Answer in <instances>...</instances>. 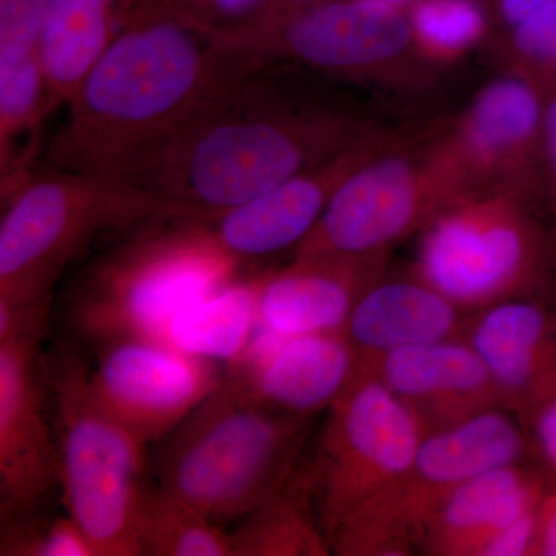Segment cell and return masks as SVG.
Masks as SVG:
<instances>
[{"mask_svg":"<svg viewBox=\"0 0 556 556\" xmlns=\"http://www.w3.org/2000/svg\"><path fill=\"white\" fill-rule=\"evenodd\" d=\"M551 2L554 0H500V9L504 20L517 27Z\"/></svg>","mask_w":556,"mask_h":556,"instance_id":"obj_37","label":"cell"},{"mask_svg":"<svg viewBox=\"0 0 556 556\" xmlns=\"http://www.w3.org/2000/svg\"><path fill=\"white\" fill-rule=\"evenodd\" d=\"M536 556H556V486H552L538 510Z\"/></svg>","mask_w":556,"mask_h":556,"instance_id":"obj_35","label":"cell"},{"mask_svg":"<svg viewBox=\"0 0 556 556\" xmlns=\"http://www.w3.org/2000/svg\"><path fill=\"white\" fill-rule=\"evenodd\" d=\"M222 380L215 362L153 340L100 346L97 367L90 369L98 404L144 445L169 434Z\"/></svg>","mask_w":556,"mask_h":556,"instance_id":"obj_12","label":"cell"},{"mask_svg":"<svg viewBox=\"0 0 556 556\" xmlns=\"http://www.w3.org/2000/svg\"><path fill=\"white\" fill-rule=\"evenodd\" d=\"M468 195L441 138L424 152L391 146L339 186L294 258L388 257L394 244Z\"/></svg>","mask_w":556,"mask_h":556,"instance_id":"obj_9","label":"cell"},{"mask_svg":"<svg viewBox=\"0 0 556 556\" xmlns=\"http://www.w3.org/2000/svg\"><path fill=\"white\" fill-rule=\"evenodd\" d=\"M413 47L431 62H453L484 39V11L475 0H413L407 9Z\"/></svg>","mask_w":556,"mask_h":556,"instance_id":"obj_26","label":"cell"},{"mask_svg":"<svg viewBox=\"0 0 556 556\" xmlns=\"http://www.w3.org/2000/svg\"><path fill=\"white\" fill-rule=\"evenodd\" d=\"M357 362L345 331L287 336L258 324L223 379L254 404L309 419L350 386Z\"/></svg>","mask_w":556,"mask_h":556,"instance_id":"obj_14","label":"cell"},{"mask_svg":"<svg viewBox=\"0 0 556 556\" xmlns=\"http://www.w3.org/2000/svg\"><path fill=\"white\" fill-rule=\"evenodd\" d=\"M309 419L217 390L160 441L159 485L215 522L247 517L291 478Z\"/></svg>","mask_w":556,"mask_h":556,"instance_id":"obj_3","label":"cell"},{"mask_svg":"<svg viewBox=\"0 0 556 556\" xmlns=\"http://www.w3.org/2000/svg\"><path fill=\"white\" fill-rule=\"evenodd\" d=\"M49 0H0V61L39 56Z\"/></svg>","mask_w":556,"mask_h":556,"instance_id":"obj_29","label":"cell"},{"mask_svg":"<svg viewBox=\"0 0 556 556\" xmlns=\"http://www.w3.org/2000/svg\"><path fill=\"white\" fill-rule=\"evenodd\" d=\"M214 39L266 64L288 60L334 73L378 68L413 47L407 10L369 0H325Z\"/></svg>","mask_w":556,"mask_h":556,"instance_id":"obj_11","label":"cell"},{"mask_svg":"<svg viewBox=\"0 0 556 556\" xmlns=\"http://www.w3.org/2000/svg\"><path fill=\"white\" fill-rule=\"evenodd\" d=\"M544 156L551 177L552 203L556 218V89L548 86L544 98Z\"/></svg>","mask_w":556,"mask_h":556,"instance_id":"obj_36","label":"cell"},{"mask_svg":"<svg viewBox=\"0 0 556 556\" xmlns=\"http://www.w3.org/2000/svg\"><path fill=\"white\" fill-rule=\"evenodd\" d=\"M260 3L262 0H166L155 10L217 36L248 24Z\"/></svg>","mask_w":556,"mask_h":556,"instance_id":"obj_30","label":"cell"},{"mask_svg":"<svg viewBox=\"0 0 556 556\" xmlns=\"http://www.w3.org/2000/svg\"><path fill=\"white\" fill-rule=\"evenodd\" d=\"M396 144L378 130L320 166L302 172L240 206L200 218L212 239L241 265L298 248L317 225L339 186L357 167Z\"/></svg>","mask_w":556,"mask_h":556,"instance_id":"obj_15","label":"cell"},{"mask_svg":"<svg viewBox=\"0 0 556 556\" xmlns=\"http://www.w3.org/2000/svg\"><path fill=\"white\" fill-rule=\"evenodd\" d=\"M464 339L484 362L501 405L522 426L556 390V308L536 298L478 311Z\"/></svg>","mask_w":556,"mask_h":556,"instance_id":"obj_18","label":"cell"},{"mask_svg":"<svg viewBox=\"0 0 556 556\" xmlns=\"http://www.w3.org/2000/svg\"><path fill=\"white\" fill-rule=\"evenodd\" d=\"M258 61L160 11L127 22L67 102L58 170L137 186L152 161Z\"/></svg>","mask_w":556,"mask_h":556,"instance_id":"obj_1","label":"cell"},{"mask_svg":"<svg viewBox=\"0 0 556 556\" xmlns=\"http://www.w3.org/2000/svg\"><path fill=\"white\" fill-rule=\"evenodd\" d=\"M262 281L263 276L230 281L179 311L170 345L206 361H236L258 325Z\"/></svg>","mask_w":556,"mask_h":556,"instance_id":"obj_24","label":"cell"},{"mask_svg":"<svg viewBox=\"0 0 556 556\" xmlns=\"http://www.w3.org/2000/svg\"><path fill=\"white\" fill-rule=\"evenodd\" d=\"M240 266L200 218H167L166 228L139 233L91 269L68 318L80 338L98 346L169 343L179 311L237 280Z\"/></svg>","mask_w":556,"mask_h":556,"instance_id":"obj_4","label":"cell"},{"mask_svg":"<svg viewBox=\"0 0 556 556\" xmlns=\"http://www.w3.org/2000/svg\"><path fill=\"white\" fill-rule=\"evenodd\" d=\"M249 70L152 161L137 188L166 200L178 218H206L240 206L334 159L371 131L354 116L298 105Z\"/></svg>","mask_w":556,"mask_h":556,"instance_id":"obj_2","label":"cell"},{"mask_svg":"<svg viewBox=\"0 0 556 556\" xmlns=\"http://www.w3.org/2000/svg\"><path fill=\"white\" fill-rule=\"evenodd\" d=\"M2 556H97L93 544L70 515L42 519L36 510L2 515Z\"/></svg>","mask_w":556,"mask_h":556,"instance_id":"obj_28","label":"cell"},{"mask_svg":"<svg viewBox=\"0 0 556 556\" xmlns=\"http://www.w3.org/2000/svg\"><path fill=\"white\" fill-rule=\"evenodd\" d=\"M232 556H327L331 544L316 504L309 463H300L291 478L229 533Z\"/></svg>","mask_w":556,"mask_h":556,"instance_id":"obj_23","label":"cell"},{"mask_svg":"<svg viewBox=\"0 0 556 556\" xmlns=\"http://www.w3.org/2000/svg\"><path fill=\"white\" fill-rule=\"evenodd\" d=\"M470 316L420 278L383 277L358 299L345 334L358 357L371 356L464 338Z\"/></svg>","mask_w":556,"mask_h":556,"instance_id":"obj_21","label":"cell"},{"mask_svg":"<svg viewBox=\"0 0 556 556\" xmlns=\"http://www.w3.org/2000/svg\"><path fill=\"white\" fill-rule=\"evenodd\" d=\"M369 2L383 3V5L397 7L407 10L413 0H369Z\"/></svg>","mask_w":556,"mask_h":556,"instance_id":"obj_39","label":"cell"},{"mask_svg":"<svg viewBox=\"0 0 556 556\" xmlns=\"http://www.w3.org/2000/svg\"><path fill=\"white\" fill-rule=\"evenodd\" d=\"M426 434L419 417L396 394L371 376L354 375L329 405L309 463L328 540L404 478Z\"/></svg>","mask_w":556,"mask_h":556,"instance_id":"obj_10","label":"cell"},{"mask_svg":"<svg viewBox=\"0 0 556 556\" xmlns=\"http://www.w3.org/2000/svg\"><path fill=\"white\" fill-rule=\"evenodd\" d=\"M0 298L51 299L62 269L100 232L178 218L150 190L58 170L3 197Z\"/></svg>","mask_w":556,"mask_h":556,"instance_id":"obj_5","label":"cell"},{"mask_svg":"<svg viewBox=\"0 0 556 556\" xmlns=\"http://www.w3.org/2000/svg\"><path fill=\"white\" fill-rule=\"evenodd\" d=\"M50 314V299L0 298V343L40 342Z\"/></svg>","mask_w":556,"mask_h":556,"instance_id":"obj_32","label":"cell"},{"mask_svg":"<svg viewBox=\"0 0 556 556\" xmlns=\"http://www.w3.org/2000/svg\"><path fill=\"white\" fill-rule=\"evenodd\" d=\"M39 342L0 343V506L36 510L60 482V450L47 422Z\"/></svg>","mask_w":556,"mask_h":556,"instance_id":"obj_16","label":"cell"},{"mask_svg":"<svg viewBox=\"0 0 556 556\" xmlns=\"http://www.w3.org/2000/svg\"><path fill=\"white\" fill-rule=\"evenodd\" d=\"M320 2H325V0H262L257 14L251 21L270 20V17L281 16V14L316 5Z\"/></svg>","mask_w":556,"mask_h":556,"instance_id":"obj_38","label":"cell"},{"mask_svg":"<svg viewBox=\"0 0 556 556\" xmlns=\"http://www.w3.org/2000/svg\"><path fill=\"white\" fill-rule=\"evenodd\" d=\"M530 457L525 426L504 408L430 431L404 478L332 533L331 554H419L428 521L456 486L492 468L530 463Z\"/></svg>","mask_w":556,"mask_h":556,"instance_id":"obj_8","label":"cell"},{"mask_svg":"<svg viewBox=\"0 0 556 556\" xmlns=\"http://www.w3.org/2000/svg\"><path fill=\"white\" fill-rule=\"evenodd\" d=\"M538 510L540 507L501 529L479 556H536Z\"/></svg>","mask_w":556,"mask_h":556,"instance_id":"obj_34","label":"cell"},{"mask_svg":"<svg viewBox=\"0 0 556 556\" xmlns=\"http://www.w3.org/2000/svg\"><path fill=\"white\" fill-rule=\"evenodd\" d=\"M141 555L232 556L229 533L161 485L144 486L137 518Z\"/></svg>","mask_w":556,"mask_h":556,"instance_id":"obj_25","label":"cell"},{"mask_svg":"<svg viewBox=\"0 0 556 556\" xmlns=\"http://www.w3.org/2000/svg\"><path fill=\"white\" fill-rule=\"evenodd\" d=\"M420 232L413 276L468 314L536 298L547 287L546 236L529 201L514 193L468 195Z\"/></svg>","mask_w":556,"mask_h":556,"instance_id":"obj_7","label":"cell"},{"mask_svg":"<svg viewBox=\"0 0 556 556\" xmlns=\"http://www.w3.org/2000/svg\"><path fill=\"white\" fill-rule=\"evenodd\" d=\"M113 3L115 0H49L39 60L54 105L72 100L118 35Z\"/></svg>","mask_w":556,"mask_h":556,"instance_id":"obj_22","label":"cell"},{"mask_svg":"<svg viewBox=\"0 0 556 556\" xmlns=\"http://www.w3.org/2000/svg\"><path fill=\"white\" fill-rule=\"evenodd\" d=\"M53 393L62 501L98 556H139L137 518L144 492V444L98 404L90 368L61 351L47 372Z\"/></svg>","mask_w":556,"mask_h":556,"instance_id":"obj_6","label":"cell"},{"mask_svg":"<svg viewBox=\"0 0 556 556\" xmlns=\"http://www.w3.org/2000/svg\"><path fill=\"white\" fill-rule=\"evenodd\" d=\"M532 463L492 468L456 486L430 518L419 554L479 556L504 527L540 507L552 489Z\"/></svg>","mask_w":556,"mask_h":556,"instance_id":"obj_20","label":"cell"},{"mask_svg":"<svg viewBox=\"0 0 556 556\" xmlns=\"http://www.w3.org/2000/svg\"><path fill=\"white\" fill-rule=\"evenodd\" d=\"M356 372L396 394L427 433L503 408L484 362L464 338L362 356Z\"/></svg>","mask_w":556,"mask_h":556,"instance_id":"obj_17","label":"cell"},{"mask_svg":"<svg viewBox=\"0 0 556 556\" xmlns=\"http://www.w3.org/2000/svg\"><path fill=\"white\" fill-rule=\"evenodd\" d=\"M54 108L39 56L0 61L2 159L13 150L17 139L31 134Z\"/></svg>","mask_w":556,"mask_h":556,"instance_id":"obj_27","label":"cell"},{"mask_svg":"<svg viewBox=\"0 0 556 556\" xmlns=\"http://www.w3.org/2000/svg\"><path fill=\"white\" fill-rule=\"evenodd\" d=\"M532 457L556 486V390L533 412L525 424Z\"/></svg>","mask_w":556,"mask_h":556,"instance_id":"obj_33","label":"cell"},{"mask_svg":"<svg viewBox=\"0 0 556 556\" xmlns=\"http://www.w3.org/2000/svg\"><path fill=\"white\" fill-rule=\"evenodd\" d=\"M471 193L508 192L532 201L544 156V98L529 76L497 79L441 137Z\"/></svg>","mask_w":556,"mask_h":556,"instance_id":"obj_13","label":"cell"},{"mask_svg":"<svg viewBox=\"0 0 556 556\" xmlns=\"http://www.w3.org/2000/svg\"><path fill=\"white\" fill-rule=\"evenodd\" d=\"M387 257L292 260L263 276L258 324L299 336L345 331L358 299L383 278Z\"/></svg>","mask_w":556,"mask_h":556,"instance_id":"obj_19","label":"cell"},{"mask_svg":"<svg viewBox=\"0 0 556 556\" xmlns=\"http://www.w3.org/2000/svg\"><path fill=\"white\" fill-rule=\"evenodd\" d=\"M514 46L527 67L556 75V0L514 27Z\"/></svg>","mask_w":556,"mask_h":556,"instance_id":"obj_31","label":"cell"}]
</instances>
